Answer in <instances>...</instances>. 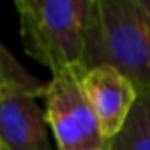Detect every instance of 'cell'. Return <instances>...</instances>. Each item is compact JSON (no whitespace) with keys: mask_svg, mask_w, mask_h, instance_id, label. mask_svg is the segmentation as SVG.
Masks as SVG:
<instances>
[{"mask_svg":"<svg viewBox=\"0 0 150 150\" xmlns=\"http://www.w3.org/2000/svg\"><path fill=\"white\" fill-rule=\"evenodd\" d=\"M0 150H7V148H6V146H4L2 143H0Z\"/></svg>","mask_w":150,"mask_h":150,"instance_id":"9c48e42d","label":"cell"},{"mask_svg":"<svg viewBox=\"0 0 150 150\" xmlns=\"http://www.w3.org/2000/svg\"><path fill=\"white\" fill-rule=\"evenodd\" d=\"M85 67H65L48 81L44 104L58 150H103L108 146L81 87Z\"/></svg>","mask_w":150,"mask_h":150,"instance_id":"3957f363","label":"cell"},{"mask_svg":"<svg viewBox=\"0 0 150 150\" xmlns=\"http://www.w3.org/2000/svg\"><path fill=\"white\" fill-rule=\"evenodd\" d=\"M14 7L21 44L30 58L51 74L85 67L94 0H16Z\"/></svg>","mask_w":150,"mask_h":150,"instance_id":"7a4b0ae2","label":"cell"},{"mask_svg":"<svg viewBox=\"0 0 150 150\" xmlns=\"http://www.w3.org/2000/svg\"><path fill=\"white\" fill-rule=\"evenodd\" d=\"M111 65L150 90V14L141 0H94L85 67Z\"/></svg>","mask_w":150,"mask_h":150,"instance_id":"6da1fadb","label":"cell"},{"mask_svg":"<svg viewBox=\"0 0 150 150\" xmlns=\"http://www.w3.org/2000/svg\"><path fill=\"white\" fill-rule=\"evenodd\" d=\"M48 81L35 78L32 72H28L13 53L0 42V90L13 88L23 90L34 97H44Z\"/></svg>","mask_w":150,"mask_h":150,"instance_id":"52a82bcc","label":"cell"},{"mask_svg":"<svg viewBox=\"0 0 150 150\" xmlns=\"http://www.w3.org/2000/svg\"><path fill=\"white\" fill-rule=\"evenodd\" d=\"M103 150H108V146H106V148H103Z\"/></svg>","mask_w":150,"mask_h":150,"instance_id":"30bf717a","label":"cell"},{"mask_svg":"<svg viewBox=\"0 0 150 150\" xmlns=\"http://www.w3.org/2000/svg\"><path fill=\"white\" fill-rule=\"evenodd\" d=\"M81 87L104 139L110 141L124 127L138 99L136 87L111 65L85 69Z\"/></svg>","mask_w":150,"mask_h":150,"instance_id":"277c9868","label":"cell"},{"mask_svg":"<svg viewBox=\"0 0 150 150\" xmlns=\"http://www.w3.org/2000/svg\"><path fill=\"white\" fill-rule=\"evenodd\" d=\"M48 127L37 97L23 90H0V143L7 150H53Z\"/></svg>","mask_w":150,"mask_h":150,"instance_id":"5b68a950","label":"cell"},{"mask_svg":"<svg viewBox=\"0 0 150 150\" xmlns=\"http://www.w3.org/2000/svg\"><path fill=\"white\" fill-rule=\"evenodd\" d=\"M141 4H143V7L146 9V13L150 14V0H141Z\"/></svg>","mask_w":150,"mask_h":150,"instance_id":"ba28073f","label":"cell"},{"mask_svg":"<svg viewBox=\"0 0 150 150\" xmlns=\"http://www.w3.org/2000/svg\"><path fill=\"white\" fill-rule=\"evenodd\" d=\"M108 150H150V90L138 92L124 127L108 141Z\"/></svg>","mask_w":150,"mask_h":150,"instance_id":"8992f818","label":"cell"}]
</instances>
